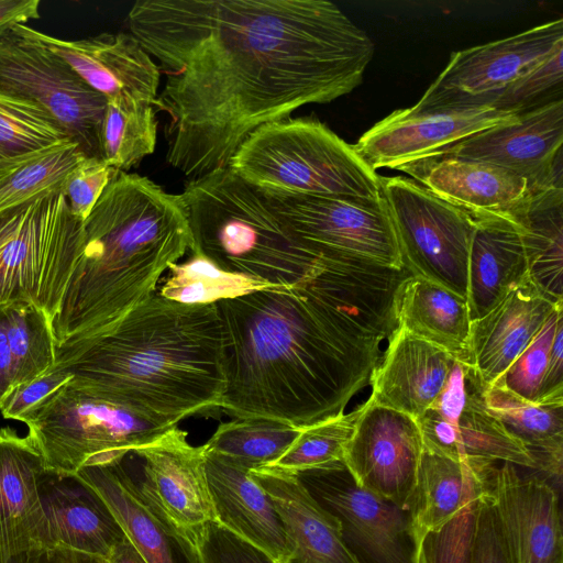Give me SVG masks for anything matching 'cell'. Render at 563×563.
<instances>
[{
    "label": "cell",
    "instance_id": "obj_1",
    "mask_svg": "<svg viewBox=\"0 0 563 563\" xmlns=\"http://www.w3.org/2000/svg\"><path fill=\"white\" fill-rule=\"evenodd\" d=\"M126 20L166 76V161L190 179L228 167L258 126L354 90L374 55L324 0H142Z\"/></svg>",
    "mask_w": 563,
    "mask_h": 563
},
{
    "label": "cell",
    "instance_id": "obj_2",
    "mask_svg": "<svg viewBox=\"0 0 563 563\" xmlns=\"http://www.w3.org/2000/svg\"><path fill=\"white\" fill-rule=\"evenodd\" d=\"M217 303L225 389L219 410L306 428L344 412L369 384L380 344L305 287L267 288Z\"/></svg>",
    "mask_w": 563,
    "mask_h": 563
},
{
    "label": "cell",
    "instance_id": "obj_3",
    "mask_svg": "<svg viewBox=\"0 0 563 563\" xmlns=\"http://www.w3.org/2000/svg\"><path fill=\"white\" fill-rule=\"evenodd\" d=\"M55 364L95 396L168 426L219 410L225 389L217 303L186 305L156 291L113 324L55 346Z\"/></svg>",
    "mask_w": 563,
    "mask_h": 563
},
{
    "label": "cell",
    "instance_id": "obj_4",
    "mask_svg": "<svg viewBox=\"0 0 563 563\" xmlns=\"http://www.w3.org/2000/svg\"><path fill=\"white\" fill-rule=\"evenodd\" d=\"M194 240L181 195L118 172L84 221V239L59 308L55 346L87 339L150 298Z\"/></svg>",
    "mask_w": 563,
    "mask_h": 563
},
{
    "label": "cell",
    "instance_id": "obj_5",
    "mask_svg": "<svg viewBox=\"0 0 563 563\" xmlns=\"http://www.w3.org/2000/svg\"><path fill=\"white\" fill-rule=\"evenodd\" d=\"M184 200L196 252L220 269L278 288L307 284L319 256L302 245L262 194L229 167L186 183Z\"/></svg>",
    "mask_w": 563,
    "mask_h": 563
},
{
    "label": "cell",
    "instance_id": "obj_6",
    "mask_svg": "<svg viewBox=\"0 0 563 563\" xmlns=\"http://www.w3.org/2000/svg\"><path fill=\"white\" fill-rule=\"evenodd\" d=\"M228 167L258 190L379 201L380 176L312 117L265 123L239 145Z\"/></svg>",
    "mask_w": 563,
    "mask_h": 563
},
{
    "label": "cell",
    "instance_id": "obj_7",
    "mask_svg": "<svg viewBox=\"0 0 563 563\" xmlns=\"http://www.w3.org/2000/svg\"><path fill=\"white\" fill-rule=\"evenodd\" d=\"M84 239L62 191L0 216V305L27 301L52 322Z\"/></svg>",
    "mask_w": 563,
    "mask_h": 563
},
{
    "label": "cell",
    "instance_id": "obj_8",
    "mask_svg": "<svg viewBox=\"0 0 563 563\" xmlns=\"http://www.w3.org/2000/svg\"><path fill=\"white\" fill-rule=\"evenodd\" d=\"M19 421L48 470L76 473L89 461L130 453L177 426L148 420L106 401L71 379L27 410Z\"/></svg>",
    "mask_w": 563,
    "mask_h": 563
},
{
    "label": "cell",
    "instance_id": "obj_9",
    "mask_svg": "<svg viewBox=\"0 0 563 563\" xmlns=\"http://www.w3.org/2000/svg\"><path fill=\"white\" fill-rule=\"evenodd\" d=\"M25 25H14L0 36V96L40 109L87 157H100L107 99L33 38Z\"/></svg>",
    "mask_w": 563,
    "mask_h": 563
},
{
    "label": "cell",
    "instance_id": "obj_10",
    "mask_svg": "<svg viewBox=\"0 0 563 563\" xmlns=\"http://www.w3.org/2000/svg\"><path fill=\"white\" fill-rule=\"evenodd\" d=\"M404 265L466 299L474 220L417 181L382 177Z\"/></svg>",
    "mask_w": 563,
    "mask_h": 563
},
{
    "label": "cell",
    "instance_id": "obj_11",
    "mask_svg": "<svg viewBox=\"0 0 563 563\" xmlns=\"http://www.w3.org/2000/svg\"><path fill=\"white\" fill-rule=\"evenodd\" d=\"M292 473L339 521L356 563H419L420 541L409 510L361 488L344 461Z\"/></svg>",
    "mask_w": 563,
    "mask_h": 563
},
{
    "label": "cell",
    "instance_id": "obj_12",
    "mask_svg": "<svg viewBox=\"0 0 563 563\" xmlns=\"http://www.w3.org/2000/svg\"><path fill=\"white\" fill-rule=\"evenodd\" d=\"M258 191L311 253L358 257L397 268L405 266L384 198L366 201Z\"/></svg>",
    "mask_w": 563,
    "mask_h": 563
},
{
    "label": "cell",
    "instance_id": "obj_13",
    "mask_svg": "<svg viewBox=\"0 0 563 563\" xmlns=\"http://www.w3.org/2000/svg\"><path fill=\"white\" fill-rule=\"evenodd\" d=\"M563 43V19L452 53L415 109L490 106L495 96Z\"/></svg>",
    "mask_w": 563,
    "mask_h": 563
},
{
    "label": "cell",
    "instance_id": "obj_14",
    "mask_svg": "<svg viewBox=\"0 0 563 563\" xmlns=\"http://www.w3.org/2000/svg\"><path fill=\"white\" fill-rule=\"evenodd\" d=\"M517 115L492 106L410 107L396 110L375 123L353 147L374 170L404 172Z\"/></svg>",
    "mask_w": 563,
    "mask_h": 563
},
{
    "label": "cell",
    "instance_id": "obj_15",
    "mask_svg": "<svg viewBox=\"0 0 563 563\" xmlns=\"http://www.w3.org/2000/svg\"><path fill=\"white\" fill-rule=\"evenodd\" d=\"M422 451L418 421L369 397L358 407L344 463L361 488L408 509Z\"/></svg>",
    "mask_w": 563,
    "mask_h": 563
},
{
    "label": "cell",
    "instance_id": "obj_16",
    "mask_svg": "<svg viewBox=\"0 0 563 563\" xmlns=\"http://www.w3.org/2000/svg\"><path fill=\"white\" fill-rule=\"evenodd\" d=\"M128 454L93 459L76 474L100 494L147 563H200L186 530L169 519L141 476L133 475Z\"/></svg>",
    "mask_w": 563,
    "mask_h": 563
},
{
    "label": "cell",
    "instance_id": "obj_17",
    "mask_svg": "<svg viewBox=\"0 0 563 563\" xmlns=\"http://www.w3.org/2000/svg\"><path fill=\"white\" fill-rule=\"evenodd\" d=\"M562 98L518 113L510 122L482 131L439 157L495 164L526 177L539 189L562 183ZM433 158V159H437Z\"/></svg>",
    "mask_w": 563,
    "mask_h": 563
},
{
    "label": "cell",
    "instance_id": "obj_18",
    "mask_svg": "<svg viewBox=\"0 0 563 563\" xmlns=\"http://www.w3.org/2000/svg\"><path fill=\"white\" fill-rule=\"evenodd\" d=\"M25 26L33 38L60 57L107 100L131 98L154 104L161 69L131 33H100L69 41Z\"/></svg>",
    "mask_w": 563,
    "mask_h": 563
},
{
    "label": "cell",
    "instance_id": "obj_19",
    "mask_svg": "<svg viewBox=\"0 0 563 563\" xmlns=\"http://www.w3.org/2000/svg\"><path fill=\"white\" fill-rule=\"evenodd\" d=\"M493 495L512 563H563L559 492L518 466H497Z\"/></svg>",
    "mask_w": 563,
    "mask_h": 563
},
{
    "label": "cell",
    "instance_id": "obj_20",
    "mask_svg": "<svg viewBox=\"0 0 563 563\" xmlns=\"http://www.w3.org/2000/svg\"><path fill=\"white\" fill-rule=\"evenodd\" d=\"M38 495L42 521L35 548L66 547L107 559L126 538L104 499L76 473L45 467Z\"/></svg>",
    "mask_w": 563,
    "mask_h": 563
},
{
    "label": "cell",
    "instance_id": "obj_21",
    "mask_svg": "<svg viewBox=\"0 0 563 563\" xmlns=\"http://www.w3.org/2000/svg\"><path fill=\"white\" fill-rule=\"evenodd\" d=\"M404 173L473 220L500 218L517 223L531 197L541 190L514 170L474 159H429Z\"/></svg>",
    "mask_w": 563,
    "mask_h": 563
},
{
    "label": "cell",
    "instance_id": "obj_22",
    "mask_svg": "<svg viewBox=\"0 0 563 563\" xmlns=\"http://www.w3.org/2000/svg\"><path fill=\"white\" fill-rule=\"evenodd\" d=\"M132 454L142 461L141 478L177 527L188 529L214 520L205 450L191 445L186 431L174 427Z\"/></svg>",
    "mask_w": 563,
    "mask_h": 563
},
{
    "label": "cell",
    "instance_id": "obj_23",
    "mask_svg": "<svg viewBox=\"0 0 563 563\" xmlns=\"http://www.w3.org/2000/svg\"><path fill=\"white\" fill-rule=\"evenodd\" d=\"M563 303L547 298L530 279L514 287L481 319L471 321L466 361L485 386L493 385Z\"/></svg>",
    "mask_w": 563,
    "mask_h": 563
},
{
    "label": "cell",
    "instance_id": "obj_24",
    "mask_svg": "<svg viewBox=\"0 0 563 563\" xmlns=\"http://www.w3.org/2000/svg\"><path fill=\"white\" fill-rule=\"evenodd\" d=\"M205 473L214 520L285 563L291 544L284 522L251 471L205 451Z\"/></svg>",
    "mask_w": 563,
    "mask_h": 563
},
{
    "label": "cell",
    "instance_id": "obj_25",
    "mask_svg": "<svg viewBox=\"0 0 563 563\" xmlns=\"http://www.w3.org/2000/svg\"><path fill=\"white\" fill-rule=\"evenodd\" d=\"M455 356L400 327L372 372L371 398L418 420L445 386Z\"/></svg>",
    "mask_w": 563,
    "mask_h": 563
},
{
    "label": "cell",
    "instance_id": "obj_26",
    "mask_svg": "<svg viewBox=\"0 0 563 563\" xmlns=\"http://www.w3.org/2000/svg\"><path fill=\"white\" fill-rule=\"evenodd\" d=\"M44 468L29 435L0 428V563H25L35 548L42 521L38 477Z\"/></svg>",
    "mask_w": 563,
    "mask_h": 563
},
{
    "label": "cell",
    "instance_id": "obj_27",
    "mask_svg": "<svg viewBox=\"0 0 563 563\" xmlns=\"http://www.w3.org/2000/svg\"><path fill=\"white\" fill-rule=\"evenodd\" d=\"M251 476L271 496L284 522L291 544L285 563H356L342 541L339 521L292 472L265 466L252 470Z\"/></svg>",
    "mask_w": 563,
    "mask_h": 563
},
{
    "label": "cell",
    "instance_id": "obj_28",
    "mask_svg": "<svg viewBox=\"0 0 563 563\" xmlns=\"http://www.w3.org/2000/svg\"><path fill=\"white\" fill-rule=\"evenodd\" d=\"M485 387L481 386L471 394L461 413L452 421L427 410L417 420L423 449L456 461L507 462L534 470V460L528 449L486 408Z\"/></svg>",
    "mask_w": 563,
    "mask_h": 563
},
{
    "label": "cell",
    "instance_id": "obj_29",
    "mask_svg": "<svg viewBox=\"0 0 563 563\" xmlns=\"http://www.w3.org/2000/svg\"><path fill=\"white\" fill-rule=\"evenodd\" d=\"M474 222L466 294L471 321L487 314L514 287L529 279L519 224L500 218Z\"/></svg>",
    "mask_w": 563,
    "mask_h": 563
},
{
    "label": "cell",
    "instance_id": "obj_30",
    "mask_svg": "<svg viewBox=\"0 0 563 563\" xmlns=\"http://www.w3.org/2000/svg\"><path fill=\"white\" fill-rule=\"evenodd\" d=\"M498 462L456 461L423 449L408 507L417 537L445 523L462 505L492 488Z\"/></svg>",
    "mask_w": 563,
    "mask_h": 563
},
{
    "label": "cell",
    "instance_id": "obj_31",
    "mask_svg": "<svg viewBox=\"0 0 563 563\" xmlns=\"http://www.w3.org/2000/svg\"><path fill=\"white\" fill-rule=\"evenodd\" d=\"M396 313L398 327L465 360L471 328L465 298L432 280L412 275L401 285Z\"/></svg>",
    "mask_w": 563,
    "mask_h": 563
},
{
    "label": "cell",
    "instance_id": "obj_32",
    "mask_svg": "<svg viewBox=\"0 0 563 563\" xmlns=\"http://www.w3.org/2000/svg\"><path fill=\"white\" fill-rule=\"evenodd\" d=\"M517 223L529 279L552 302L563 303V186L537 191Z\"/></svg>",
    "mask_w": 563,
    "mask_h": 563
},
{
    "label": "cell",
    "instance_id": "obj_33",
    "mask_svg": "<svg viewBox=\"0 0 563 563\" xmlns=\"http://www.w3.org/2000/svg\"><path fill=\"white\" fill-rule=\"evenodd\" d=\"M483 396L488 411L528 449L536 466L563 462V401L532 402L496 384L486 386Z\"/></svg>",
    "mask_w": 563,
    "mask_h": 563
},
{
    "label": "cell",
    "instance_id": "obj_34",
    "mask_svg": "<svg viewBox=\"0 0 563 563\" xmlns=\"http://www.w3.org/2000/svg\"><path fill=\"white\" fill-rule=\"evenodd\" d=\"M87 157L70 140L0 161V216L57 192Z\"/></svg>",
    "mask_w": 563,
    "mask_h": 563
},
{
    "label": "cell",
    "instance_id": "obj_35",
    "mask_svg": "<svg viewBox=\"0 0 563 563\" xmlns=\"http://www.w3.org/2000/svg\"><path fill=\"white\" fill-rule=\"evenodd\" d=\"M302 428L262 417L235 418L219 424L202 445L249 471L269 466L279 460L298 438Z\"/></svg>",
    "mask_w": 563,
    "mask_h": 563
},
{
    "label": "cell",
    "instance_id": "obj_36",
    "mask_svg": "<svg viewBox=\"0 0 563 563\" xmlns=\"http://www.w3.org/2000/svg\"><path fill=\"white\" fill-rule=\"evenodd\" d=\"M157 120L154 104L131 98L107 100L99 131L100 158L126 172L156 147Z\"/></svg>",
    "mask_w": 563,
    "mask_h": 563
},
{
    "label": "cell",
    "instance_id": "obj_37",
    "mask_svg": "<svg viewBox=\"0 0 563 563\" xmlns=\"http://www.w3.org/2000/svg\"><path fill=\"white\" fill-rule=\"evenodd\" d=\"M156 292L186 305L216 303L261 289L278 288L247 276L224 272L199 253L169 266Z\"/></svg>",
    "mask_w": 563,
    "mask_h": 563
},
{
    "label": "cell",
    "instance_id": "obj_38",
    "mask_svg": "<svg viewBox=\"0 0 563 563\" xmlns=\"http://www.w3.org/2000/svg\"><path fill=\"white\" fill-rule=\"evenodd\" d=\"M3 305L14 388L52 368L55 364V340L48 317L35 305L27 301Z\"/></svg>",
    "mask_w": 563,
    "mask_h": 563
},
{
    "label": "cell",
    "instance_id": "obj_39",
    "mask_svg": "<svg viewBox=\"0 0 563 563\" xmlns=\"http://www.w3.org/2000/svg\"><path fill=\"white\" fill-rule=\"evenodd\" d=\"M357 413L358 408L302 428L286 453L269 466L298 472L344 461Z\"/></svg>",
    "mask_w": 563,
    "mask_h": 563
},
{
    "label": "cell",
    "instance_id": "obj_40",
    "mask_svg": "<svg viewBox=\"0 0 563 563\" xmlns=\"http://www.w3.org/2000/svg\"><path fill=\"white\" fill-rule=\"evenodd\" d=\"M69 140L43 111L0 96V161Z\"/></svg>",
    "mask_w": 563,
    "mask_h": 563
},
{
    "label": "cell",
    "instance_id": "obj_41",
    "mask_svg": "<svg viewBox=\"0 0 563 563\" xmlns=\"http://www.w3.org/2000/svg\"><path fill=\"white\" fill-rule=\"evenodd\" d=\"M562 320L563 306H560L549 317L532 342L494 384L526 400L537 402L548 367L551 344L558 324Z\"/></svg>",
    "mask_w": 563,
    "mask_h": 563
},
{
    "label": "cell",
    "instance_id": "obj_42",
    "mask_svg": "<svg viewBox=\"0 0 563 563\" xmlns=\"http://www.w3.org/2000/svg\"><path fill=\"white\" fill-rule=\"evenodd\" d=\"M562 56L563 43L498 92L490 106L503 111L520 113L549 102L545 97L554 96L555 90H562Z\"/></svg>",
    "mask_w": 563,
    "mask_h": 563
},
{
    "label": "cell",
    "instance_id": "obj_43",
    "mask_svg": "<svg viewBox=\"0 0 563 563\" xmlns=\"http://www.w3.org/2000/svg\"><path fill=\"white\" fill-rule=\"evenodd\" d=\"M483 494L466 500L445 523L423 537L419 563H470L476 511Z\"/></svg>",
    "mask_w": 563,
    "mask_h": 563
},
{
    "label": "cell",
    "instance_id": "obj_44",
    "mask_svg": "<svg viewBox=\"0 0 563 563\" xmlns=\"http://www.w3.org/2000/svg\"><path fill=\"white\" fill-rule=\"evenodd\" d=\"M200 563H277L267 552L216 520L185 529Z\"/></svg>",
    "mask_w": 563,
    "mask_h": 563
},
{
    "label": "cell",
    "instance_id": "obj_45",
    "mask_svg": "<svg viewBox=\"0 0 563 563\" xmlns=\"http://www.w3.org/2000/svg\"><path fill=\"white\" fill-rule=\"evenodd\" d=\"M118 172L100 157H84L68 175L60 190L71 213L85 221Z\"/></svg>",
    "mask_w": 563,
    "mask_h": 563
},
{
    "label": "cell",
    "instance_id": "obj_46",
    "mask_svg": "<svg viewBox=\"0 0 563 563\" xmlns=\"http://www.w3.org/2000/svg\"><path fill=\"white\" fill-rule=\"evenodd\" d=\"M470 563H512L493 486L478 501Z\"/></svg>",
    "mask_w": 563,
    "mask_h": 563
},
{
    "label": "cell",
    "instance_id": "obj_47",
    "mask_svg": "<svg viewBox=\"0 0 563 563\" xmlns=\"http://www.w3.org/2000/svg\"><path fill=\"white\" fill-rule=\"evenodd\" d=\"M73 378L65 367L54 364L52 368L30 383L14 387L3 400L0 411L5 419L20 420L33 406L55 393Z\"/></svg>",
    "mask_w": 563,
    "mask_h": 563
},
{
    "label": "cell",
    "instance_id": "obj_48",
    "mask_svg": "<svg viewBox=\"0 0 563 563\" xmlns=\"http://www.w3.org/2000/svg\"><path fill=\"white\" fill-rule=\"evenodd\" d=\"M538 401H563V320L558 324L551 344Z\"/></svg>",
    "mask_w": 563,
    "mask_h": 563
},
{
    "label": "cell",
    "instance_id": "obj_49",
    "mask_svg": "<svg viewBox=\"0 0 563 563\" xmlns=\"http://www.w3.org/2000/svg\"><path fill=\"white\" fill-rule=\"evenodd\" d=\"M25 563H107V559L66 547L33 549Z\"/></svg>",
    "mask_w": 563,
    "mask_h": 563
},
{
    "label": "cell",
    "instance_id": "obj_50",
    "mask_svg": "<svg viewBox=\"0 0 563 563\" xmlns=\"http://www.w3.org/2000/svg\"><path fill=\"white\" fill-rule=\"evenodd\" d=\"M38 0H0V36L12 26L40 16Z\"/></svg>",
    "mask_w": 563,
    "mask_h": 563
},
{
    "label": "cell",
    "instance_id": "obj_51",
    "mask_svg": "<svg viewBox=\"0 0 563 563\" xmlns=\"http://www.w3.org/2000/svg\"><path fill=\"white\" fill-rule=\"evenodd\" d=\"M5 306L0 305V407L13 389L12 364L5 333Z\"/></svg>",
    "mask_w": 563,
    "mask_h": 563
},
{
    "label": "cell",
    "instance_id": "obj_52",
    "mask_svg": "<svg viewBox=\"0 0 563 563\" xmlns=\"http://www.w3.org/2000/svg\"><path fill=\"white\" fill-rule=\"evenodd\" d=\"M107 563H147L133 543L124 538L110 552Z\"/></svg>",
    "mask_w": 563,
    "mask_h": 563
}]
</instances>
